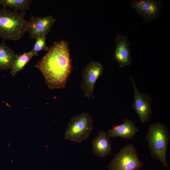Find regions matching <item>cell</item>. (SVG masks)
<instances>
[{"mask_svg": "<svg viewBox=\"0 0 170 170\" xmlns=\"http://www.w3.org/2000/svg\"><path fill=\"white\" fill-rule=\"evenodd\" d=\"M32 0H0L3 7L9 8L17 11H30Z\"/></svg>", "mask_w": 170, "mask_h": 170, "instance_id": "14", "label": "cell"}, {"mask_svg": "<svg viewBox=\"0 0 170 170\" xmlns=\"http://www.w3.org/2000/svg\"><path fill=\"white\" fill-rule=\"evenodd\" d=\"M56 19L51 15L37 17L31 14L27 29L29 38L36 39L40 36H46L50 31Z\"/></svg>", "mask_w": 170, "mask_h": 170, "instance_id": "9", "label": "cell"}, {"mask_svg": "<svg viewBox=\"0 0 170 170\" xmlns=\"http://www.w3.org/2000/svg\"><path fill=\"white\" fill-rule=\"evenodd\" d=\"M133 85L134 101L132 107L138 115L142 123L149 122L152 112L151 105L152 99L148 94L140 92L132 77H130Z\"/></svg>", "mask_w": 170, "mask_h": 170, "instance_id": "8", "label": "cell"}, {"mask_svg": "<svg viewBox=\"0 0 170 170\" xmlns=\"http://www.w3.org/2000/svg\"><path fill=\"white\" fill-rule=\"evenodd\" d=\"M104 71V66L101 63L92 61L89 62L83 69L82 81L81 88L84 92V97L89 99H94L93 93L95 84Z\"/></svg>", "mask_w": 170, "mask_h": 170, "instance_id": "6", "label": "cell"}, {"mask_svg": "<svg viewBox=\"0 0 170 170\" xmlns=\"http://www.w3.org/2000/svg\"><path fill=\"white\" fill-rule=\"evenodd\" d=\"M34 56V54L32 50L24 53L21 54H18L11 69V75L14 76L22 70L25 65Z\"/></svg>", "mask_w": 170, "mask_h": 170, "instance_id": "15", "label": "cell"}, {"mask_svg": "<svg viewBox=\"0 0 170 170\" xmlns=\"http://www.w3.org/2000/svg\"><path fill=\"white\" fill-rule=\"evenodd\" d=\"M115 42L114 59L121 68L129 65L131 63L132 59L130 50V43L127 37L125 36L118 34L116 38Z\"/></svg>", "mask_w": 170, "mask_h": 170, "instance_id": "10", "label": "cell"}, {"mask_svg": "<svg viewBox=\"0 0 170 170\" xmlns=\"http://www.w3.org/2000/svg\"><path fill=\"white\" fill-rule=\"evenodd\" d=\"M130 4L146 22L156 19L161 14L163 7L162 2L157 0H133Z\"/></svg>", "mask_w": 170, "mask_h": 170, "instance_id": "7", "label": "cell"}, {"mask_svg": "<svg viewBox=\"0 0 170 170\" xmlns=\"http://www.w3.org/2000/svg\"><path fill=\"white\" fill-rule=\"evenodd\" d=\"M18 55L3 41L0 43V70H11Z\"/></svg>", "mask_w": 170, "mask_h": 170, "instance_id": "13", "label": "cell"}, {"mask_svg": "<svg viewBox=\"0 0 170 170\" xmlns=\"http://www.w3.org/2000/svg\"><path fill=\"white\" fill-rule=\"evenodd\" d=\"M139 131V128L132 120L124 119L122 123L113 126L108 131V135L110 138L121 137L126 139L133 138Z\"/></svg>", "mask_w": 170, "mask_h": 170, "instance_id": "11", "label": "cell"}, {"mask_svg": "<svg viewBox=\"0 0 170 170\" xmlns=\"http://www.w3.org/2000/svg\"><path fill=\"white\" fill-rule=\"evenodd\" d=\"M68 43L64 40L55 42L36 65L51 89L64 88L72 69Z\"/></svg>", "mask_w": 170, "mask_h": 170, "instance_id": "1", "label": "cell"}, {"mask_svg": "<svg viewBox=\"0 0 170 170\" xmlns=\"http://www.w3.org/2000/svg\"><path fill=\"white\" fill-rule=\"evenodd\" d=\"M49 47L46 44L45 36H42L37 37L34 44L33 48L31 50L34 55L37 56L39 52L42 50L48 51Z\"/></svg>", "mask_w": 170, "mask_h": 170, "instance_id": "16", "label": "cell"}, {"mask_svg": "<svg viewBox=\"0 0 170 170\" xmlns=\"http://www.w3.org/2000/svg\"><path fill=\"white\" fill-rule=\"evenodd\" d=\"M143 166L136 149L133 144L129 143L115 155L107 167L108 170H140Z\"/></svg>", "mask_w": 170, "mask_h": 170, "instance_id": "5", "label": "cell"}, {"mask_svg": "<svg viewBox=\"0 0 170 170\" xmlns=\"http://www.w3.org/2000/svg\"><path fill=\"white\" fill-rule=\"evenodd\" d=\"M24 11L12 10L3 7L0 9V37L3 41H17L27 32L28 21Z\"/></svg>", "mask_w": 170, "mask_h": 170, "instance_id": "2", "label": "cell"}, {"mask_svg": "<svg viewBox=\"0 0 170 170\" xmlns=\"http://www.w3.org/2000/svg\"><path fill=\"white\" fill-rule=\"evenodd\" d=\"M110 137L104 131H99L98 136L91 142L92 151L97 156L103 158L111 153Z\"/></svg>", "mask_w": 170, "mask_h": 170, "instance_id": "12", "label": "cell"}, {"mask_svg": "<svg viewBox=\"0 0 170 170\" xmlns=\"http://www.w3.org/2000/svg\"><path fill=\"white\" fill-rule=\"evenodd\" d=\"M170 138L169 130L163 124L154 123L149 127L146 139L152 158L160 161L167 168L169 166L166 161V151Z\"/></svg>", "mask_w": 170, "mask_h": 170, "instance_id": "3", "label": "cell"}, {"mask_svg": "<svg viewBox=\"0 0 170 170\" xmlns=\"http://www.w3.org/2000/svg\"><path fill=\"white\" fill-rule=\"evenodd\" d=\"M93 127L92 118L88 114L82 112L76 115L68 123L65 139L80 143L89 137Z\"/></svg>", "mask_w": 170, "mask_h": 170, "instance_id": "4", "label": "cell"}]
</instances>
